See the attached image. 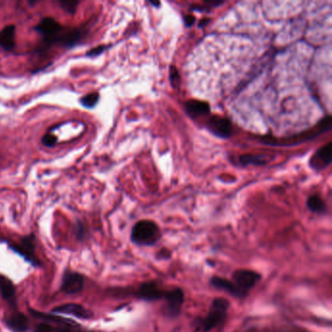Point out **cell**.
Here are the masks:
<instances>
[{
    "mask_svg": "<svg viewBox=\"0 0 332 332\" xmlns=\"http://www.w3.org/2000/svg\"><path fill=\"white\" fill-rule=\"evenodd\" d=\"M229 307L230 302L227 299L223 297L214 298L209 306L207 315L194 319L192 322L194 332H209L223 325L227 318Z\"/></svg>",
    "mask_w": 332,
    "mask_h": 332,
    "instance_id": "cell-1",
    "label": "cell"
},
{
    "mask_svg": "<svg viewBox=\"0 0 332 332\" xmlns=\"http://www.w3.org/2000/svg\"><path fill=\"white\" fill-rule=\"evenodd\" d=\"M162 237L161 230L156 222L152 220H139L131 232V241L139 247H151L157 244Z\"/></svg>",
    "mask_w": 332,
    "mask_h": 332,
    "instance_id": "cell-2",
    "label": "cell"
},
{
    "mask_svg": "<svg viewBox=\"0 0 332 332\" xmlns=\"http://www.w3.org/2000/svg\"><path fill=\"white\" fill-rule=\"evenodd\" d=\"M331 116H327V117L323 118L322 120H320L317 126H315L314 128L310 129L308 131H305L300 135L285 139H263V142L266 144H269V145H281V146L296 145V144L302 143L305 141L316 139L320 134H323V133L329 131L331 129Z\"/></svg>",
    "mask_w": 332,
    "mask_h": 332,
    "instance_id": "cell-3",
    "label": "cell"
},
{
    "mask_svg": "<svg viewBox=\"0 0 332 332\" xmlns=\"http://www.w3.org/2000/svg\"><path fill=\"white\" fill-rule=\"evenodd\" d=\"M232 280H230L236 291L238 292V298L244 299L249 294L250 291L261 281L262 276L249 269H238L233 272Z\"/></svg>",
    "mask_w": 332,
    "mask_h": 332,
    "instance_id": "cell-4",
    "label": "cell"
},
{
    "mask_svg": "<svg viewBox=\"0 0 332 332\" xmlns=\"http://www.w3.org/2000/svg\"><path fill=\"white\" fill-rule=\"evenodd\" d=\"M9 247L11 249H13L15 252L24 257L31 265L35 267L40 266L41 263L35 255L36 239L34 234H29L23 237L19 244H9Z\"/></svg>",
    "mask_w": 332,
    "mask_h": 332,
    "instance_id": "cell-5",
    "label": "cell"
},
{
    "mask_svg": "<svg viewBox=\"0 0 332 332\" xmlns=\"http://www.w3.org/2000/svg\"><path fill=\"white\" fill-rule=\"evenodd\" d=\"M168 290L164 289L162 285L157 281H149L142 283L136 291V295L139 299L147 302L158 301L164 299Z\"/></svg>",
    "mask_w": 332,
    "mask_h": 332,
    "instance_id": "cell-6",
    "label": "cell"
},
{
    "mask_svg": "<svg viewBox=\"0 0 332 332\" xmlns=\"http://www.w3.org/2000/svg\"><path fill=\"white\" fill-rule=\"evenodd\" d=\"M165 301V314L169 318H177L184 303V291L180 288L170 289L163 299Z\"/></svg>",
    "mask_w": 332,
    "mask_h": 332,
    "instance_id": "cell-7",
    "label": "cell"
},
{
    "mask_svg": "<svg viewBox=\"0 0 332 332\" xmlns=\"http://www.w3.org/2000/svg\"><path fill=\"white\" fill-rule=\"evenodd\" d=\"M84 30L79 28H63L62 31L49 44L59 45L64 48H73L83 38Z\"/></svg>",
    "mask_w": 332,
    "mask_h": 332,
    "instance_id": "cell-8",
    "label": "cell"
},
{
    "mask_svg": "<svg viewBox=\"0 0 332 332\" xmlns=\"http://www.w3.org/2000/svg\"><path fill=\"white\" fill-rule=\"evenodd\" d=\"M85 278L80 273L74 271H67L61 285V291L69 295H75L83 291Z\"/></svg>",
    "mask_w": 332,
    "mask_h": 332,
    "instance_id": "cell-9",
    "label": "cell"
},
{
    "mask_svg": "<svg viewBox=\"0 0 332 332\" xmlns=\"http://www.w3.org/2000/svg\"><path fill=\"white\" fill-rule=\"evenodd\" d=\"M64 27L52 17H45L38 23L34 29L43 36L47 46L62 31Z\"/></svg>",
    "mask_w": 332,
    "mask_h": 332,
    "instance_id": "cell-10",
    "label": "cell"
},
{
    "mask_svg": "<svg viewBox=\"0 0 332 332\" xmlns=\"http://www.w3.org/2000/svg\"><path fill=\"white\" fill-rule=\"evenodd\" d=\"M208 129L214 136L220 139H228L232 133V125L229 119L220 116L210 117L208 122Z\"/></svg>",
    "mask_w": 332,
    "mask_h": 332,
    "instance_id": "cell-11",
    "label": "cell"
},
{
    "mask_svg": "<svg viewBox=\"0 0 332 332\" xmlns=\"http://www.w3.org/2000/svg\"><path fill=\"white\" fill-rule=\"evenodd\" d=\"M331 160L332 143L329 142L326 145L320 147L318 151L313 155L309 164L312 167V169L319 172L324 170L326 167L329 166Z\"/></svg>",
    "mask_w": 332,
    "mask_h": 332,
    "instance_id": "cell-12",
    "label": "cell"
},
{
    "mask_svg": "<svg viewBox=\"0 0 332 332\" xmlns=\"http://www.w3.org/2000/svg\"><path fill=\"white\" fill-rule=\"evenodd\" d=\"M13 282L5 276L0 275V295L2 299L13 310L17 311V293Z\"/></svg>",
    "mask_w": 332,
    "mask_h": 332,
    "instance_id": "cell-13",
    "label": "cell"
},
{
    "mask_svg": "<svg viewBox=\"0 0 332 332\" xmlns=\"http://www.w3.org/2000/svg\"><path fill=\"white\" fill-rule=\"evenodd\" d=\"M53 314L69 315L80 319H87L92 317L90 311L85 309L82 305L76 304V303H68V304L58 306L53 310Z\"/></svg>",
    "mask_w": 332,
    "mask_h": 332,
    "instance_id": "cell-14",
    "label": "cell"
},
{
    "mask_svg": "<svg viewBox=\"0 0 332 332\" xmlns=\"http://www.w3.org/2000/svg\"><path fill=\"white\" fill-rule=\"evenodd\" d=\"M7 326L13 332H27L29 328V320L28 317L17 311H13L6 318Z\"/></svg>",
    "mask_w": 332,
    "mask_h": 332,
    "instance_id": "cell-15",
    "label": "cell"
},
{
    "mask_svg": "<svg viewBox=\"0 0 332 332\" xmlns=\"http://www.w3.org/2000/svg\"><path fill=\"white\" fill-rule=\"evenodd\" d=\"M16 27L9 25L0 30V47L5 51H13L16 46Z\"/></svg>",
    "mask_w": 332,
    "mask_h": 332,
    "instance_id": "cell-16",
    "label": "cell"
},
{
    "mask_svg": "<svg viewBox=\"0 0 332 332\" xmlns=\"http://www.w3.org/2000/svg\"><path fill=\"white\" fill-rule=\"evenodd\" d=\"M185 110L190 117L197 118L200 116L208 115L210 112V107L209 104L206 101L190 99L185 103Z\"/></svg>",
    "mask_w": 332,
    "mask_h": 332,
    "instance_id": "cell-17",
    "label": "cell"
},
{
    "mask_svg": "<svg viewBox=\"0 0 332 332\" xmlns=\"http://www.w3.org/2000/svg\"><path fill=\"white\" fill-rule=\"evenodd\" d=\"M307 207L315 213L325 212V204L318 195H312L307 200Z\"/></svg>",
    "mask_w": 332,
    "mask_h": 332,
    "instance_id": "cell-18",
    "label": "cell"
},
{
    "mask_svg": "<svg viewBox=\"0 0 332 332\" xmlns=\"http://www.w3.org/2000/svg\"><path fill=\"white\" fill-rule=\"evenodd\" d=\"M240 162L243 166L248 165H265L266 158L263 155H243L240 157Z\"/></svg>",
    "mask_w": 332,
    "mask_h": 332,
    "instance_id": "cell-19",
    "label": "cell"
},
{
    "mask_svg": "<svg viewBox=\"0 0 332 332\" xmlns=\"http://www.w3.org/2000/svg\"><path fill=\"white\" fill-rule=\"evenodd\" d=\"M98 100H99L98 93H90L80 97L79 102L85 108L92 109L97 105Z\"/></svg>",
    "mask_w": 332,
    "mask_h": 332,
    "instance_id": "cell-20",
    "label": "cell"
},
{
    "mask_svg": "<svg viewBox=\"0 0 332 332\" xmlns=\"http://www.w3.org/2000/svg\"><path fill=\"white\" fill-rule=\"evenodd\" d=\"M59 4L63 10H65L69 14L73 15L76 12L79 2L78 1H60Z\"/></svg>",
    "mask_w": 332,
    "mask_h": 332,
    "instance_id": "cell-21",
    "label": "cell"
},
{
    "mask_svg": "<svg viewBox=\"0 0 332 332\" xmlns=\"http://www.w3.org/2000/svg\"><path fill=\"white\" fill-rule=\"evenodd\" d=\"M58 142V138L52 133H46L41 139V143L46 147H54Z\"/></svg>",
    "mask_w": 332,
    "mask_h": 332,
    "instance_id": "cell-22",
    "label": "cell"
},
{
    "mask_svg": "<svg viewBox=\"0 0 332 332\" xmlns=\"http://www.w3.org/2000/svg\"><path fill=\"white\" fill-rule=\"evenodd\" d=\"M33 332H55V326L52 323L41 321L35 325Z\"/></svg>",
    "mask_w": 332,
    "mask_h": 332,
    "instance_id": "cell-23",
    "label": "cell"
},
{
    "mask_svg": "<svg viewBox=\"0 0 332 332\" xmlns=\"http://www.w3.org/2000/svg\"><path fill=\"white\" fill-rule=\"evenodd\" d=\"M107 49L106 45H99L95 48L90 49L89 51H87L86 56L89 58H94V57H97V56L101 55L105 50Z\"/></svg>",
    "mask_w": 332,
    "mask_h": 332,
    "instance_id": "cell-24",
    "label": "cell"
},
{
    "mask_svg": "<svg viewBox=\"0 0 332 332\" xmlns=\"http://www.w3.org/2000/svg\"><path fill=\"white\" fill-rule=\"evenodd\" d=\"M170 78H171V83H172V85H173L175 88H176V87L178 88L179 85H180V74H179V71H178V70H177L176 68H174V67L171 68V71H170Z\"/></svg>",
    "mask_w": 332,
    "mask_h": 332,
    "instance_id": "cell-25",
    "label": "cell"
},
{
    "mask_svg": "<svg viewBox=\"0 0 332 332\" xmlns=\"http://www.w3.org/2000/svg\"><path fill=\"white\" fill-rule=\"evenodd\" d=\"M76 233H77V237L79 239H83L85 235H86V231H85V227L81 222L77 223V227H76Z\"/></svg>",
    "mask_w": 332,
    "mask_h": 332,
    "instance_id": "cell-26",
    "label": "cell"
},
{
    "mask_svg": "<svg viewBox=\"0 0 332 332\" xmlns=\"http://www.w3.org/2000/svg\"><path fill=\"white\" fill-rule=\"evenodd\" d=\"M184 22H185V25L187 27H191V26H193L194 22H195V17L191 16V15H188L184 18Z\"/></svg>",
    "mask_w": 332,
    "mask_h": 332,
    "instance_id": "cell-27",
    "label": "cell"
},
{
    "mask_svg": "<svg viewBox=\"0 0 332 332\" xmlns=\"http://www.w3.org/2000/svg\"><path fill=\"white\" fill-rule=\"evenodd\" d=\"M152 5H156V6H158L160 3L159 2H150Z\"/></svg>",
    "mask_w": 332,
    "mask_h": 332,
    "instance_id": "cell-28",
    "label": "cell"
},
{
    "mask_svg": "<svg viewBox=\"0 0 332 332\" xmlns=\"http://www.w3.org/2000/svg\"><path fill=\"white\" fill-rule=\"evenodd\" d=\"M83 332H95V331H86V330H83Z\"/></svg>",
    "mask_w": 332,
    "mask_h": 332,
    "instance_id": "cell-29",
    "label": "cell"
}]
</instances>
